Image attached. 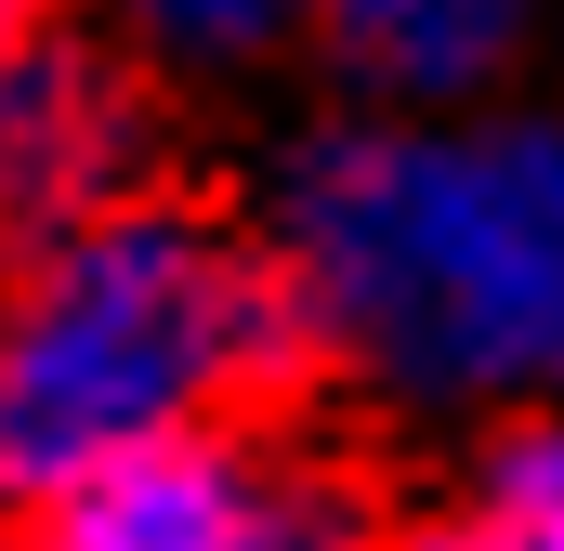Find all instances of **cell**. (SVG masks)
<instances>
[{"instance_id":"obj_1","label":"cell","mask_w":564,"mask_h":551,"mask_svg":"<svg viewBox=\"0 0 564 551\" xmlns=\"http://www.w3.org/2000/svg\"><path fill=\"white\" fill-rule=\"evenodd\" d=\"M328 315L210 197H119L0 289V512L224 420L328 408Z\"/></svg>"},{"instance_id":"obj_2","label":"cell","mask_w":564,"mask_h":551,"mask_svg":"<svg viewBox=\"0 0 564 551\" xmlns=\"http://www.w3.org/2000/svg\"><path fill=\"white\" fill-rule=\"evenodd\" d=\"M289 263L341 355L408 381H564V132L315 144Z\"/></svg>"},{"instance_id":"obj_3","label":"cell","mask_w":564,"mask_h":551,"mask_svg":"<svg viewBox=\"0 0 564 551\" xmlns=\"http://www.w3.org/2000/svg\"><path fill=\"white\" fill-rule=\"evenodd\" d=\"M144 79L132 66H106L93 40H40L26 66H0V289L40 263V250H66L79 224H106L119 197H144Z\"/></svg>"},{"instance_id":"obj_4","label":"cell","mask_w":564,"mask_h":551,"mask_svg":"<svg viewBox=\"0 0 564 551\" xmlns=\"http://www.w3.org/2000/svg\"><path fill=\"white\" fill-rule=\"evenodd\" d=\"M276 460L289 420H224V433H171L132 446L53 499H26L0 551H263L276 539Z\"/></svg>"},{"instance_id":"obj_5","label":"cell","mask_w":564,"mask_h":551,"mask_svg":"<svg viewBox=\"0 0 564 551\" xmlns=\"http://www.w3.org/2000/svg\"><path fill=\"white\" fill-rule=\"evenodd\" d=\"M315 26H328V53H341L355 79H381V93H473V79L512 53L525 0H315Z\"/></svg>"},{"instance_id":"obj_6","label":"cell","mask_w":564,"mask_h":551,"mask_svg":"<svg viewBox=\"0 0 564 551\" xmlns=\"http://www.w3.org/2000/svg\"><path fill=\"white\" fill-rule=\"evenodd\" d=\"M408 551H564V433H512L473 486V512H433L408 526Z\"/></svg>"},{"instance_id":"obj_7","label":"cell","mask_w":564,"mask_h":551,"mask_svg":"<svg viewBox=\"0 0 564 551\" xmlns=\"http://www.w3.org/2000/svg\"><path fill=\"white\" fill-rule=\"evenodd\" d=\"M158 40H184V53H263L302 0H132Z\"/></svg>"},{"instance_id":"obj_8","label":"cell","mask_w":564,"mask_h":551,"mask_svg":"<svg viewBox=\"0 0 564 551\" xmlns=\"http://www.w3.org/2000/svg\"><path fill=\"white\" fill-rule=\"evenodd\" d=\"M40 40H53V0H0V66H26Z\"/></svg>"}]
</instances>
